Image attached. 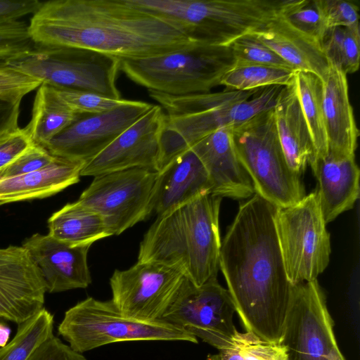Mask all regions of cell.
I'll return each mask as SVG.
<instances>
[{"label":"cell","mask_w":360,"mask_h":360,"mask_svg":"<svg viewBox=\"0 0 360 360\" xmlns=\"http://www.w3.org/2000/svg\"><path fill=\"white\" fill-rule=\"evenodd\" d=\"M276 209L256 193L240 205L221 243L219 269L245 330L281 342L292 285L278 238Z\"/></svg>","instance_id":"6da1fadb"},{"label":"cell","mask_w":360,"mask_h":360,"mask_svg":"<svg viewBox=\"0 0 360 360\" xmlns=\"http://www.w3.org/2000/svg\"><path fill=\"white\" fill-rule=\"evenodd\" d=\"M28 30L36 46L85 49L120 60L160 56L198 42L128 0L41 2Z\"/></svg>","instance_id":"7a4b0ae2"},{"label":"cell","mask_w":360,"mask_h":360,"mask_svg":"<svg viewBox=\"0 0 360 360\" xmlns=\"http://www.w3.org/2000/svg\"><path fill=\"white\" fill-rule=\"evenodd\" d=\"M221 201L210 193L158 215L140 243L138 261L176 268L198 286L216 280Z\"/></svg>","instance_id":"3957f363"},{"label":"cell","mask_w":360,"mask_h":360,"mask_svg":"<svg viewBox=\"0 0 360 360\" xmlns=\"http://www.w3.org/2000/svg\"><path fill=\"white\" fill-rule=\"evenodd\" d=\"M283 0H131L136 7L167 19L193 40L227 46L258 31L277 16Z\"/></svg>","instance_id":"277c9868"},{"label":"cell","mask_w":360,"mask_h":360,"mask_svg":"<svg viewBox=\"0 0 360 360\" xmlns=\"http://www.w3.org/2000/svg\"><path fill=\"white\" fill-rule=\"evenodd\" d=\"M234 63L228 46L195 42L160 56L121 59L120 70L148 91L179 96L210 92Z\"/></svg>","instance_id":"5b68a950"},{"label":"cell","mask_w":360,"mask_h":360,"mask_svg":"<svg viewBox=\"0 0 360 360\" xmlns=\"http://www.w3.org/2000/svg\"><path fill=\"white\" fill-rule=\"evenodd\" d=\"M273 108L233 127V138L255 193L277 207H285L301 200L305 192L300 175L290 168L284 156Z\"/></svg>","instance_id":"8992f818"},{"label":"cell","mask_w":360,"mask_h":360,"mask_svg":"<svg viewBox=\"0 0 360 360\" xmlns=\"http://www.w3.org/2000/svg\"><path fill=\"white\" fill-rule=\"evenodd\" d=\"M120 61L85 49L34 45L30 50L0 63L57 89L121 98L116 85Z\"/></svg>","instance_id":"52a82bcc"},{"label":"cell","mask_w":360,"mask_h":360,"mask_svg":"<svg viewBox=\"0 0 360 360\" xmlns=\"http://www.w3.org/2000/svg\"><path fill=\"white\" fill-rule=\"evenodd\" d=\"M58 332L75 352L125 341L166 340L198 343L188 332L162 320L143 321L124 315L112 302L93 297L78 302L65 313Z\"/></svg>","instance_id":"ba28073f"},{"label":"cell","mask_w":360,"mask_h":360,"mask_svg":"<svg viewBox=\"0 0 360 360\" xmlns=\"http://www.w3.org/2000/svg\"><path fill=\"white\" fill-rule=\"evenodd\" d=\"M276 227L290 283L316 280L326 269L331 252L316 191L292 205L277 207Z\"/></svg>","instance_id":"9c48e42d"},{"label":"cell","mask_w":360,"mask_h":360,"mask_svg":"<svg viewBox=\"0 0 360 360\" xmlns=\"http://www.w3.org/2000/svg\"><path fill=\"white\" fill-rule=\"evenodd\" d=\"M236 308L217 279L198 286L184 276L160 319L221 350L233 346Z\"/></svg>","instance_id":"30bf717a"},{"label":"cell","mask_w":360,"mask_h":360,"mask_svg":"<svg viewBox=\"0 0 360 360\" xmlns=\"http://www.w3.org/2000/svg\"><path fill=\"white\" fill-rule=\"evenodd\" d=\"M158 172L134 168L94 176L77 201L98 213L112 235H120L153 213Z\"/></svg>","instance_id":"8fae6325"},{"label":"cell","mask_w":360,"mask_h":360,"mask_svg":"<svg viewBox=\"0 0 360 360\" xmlns=\"http://www.w3.org/2000/svg\"><path fill=\"white\" fill-rule=\"evenodd\" d=\"M281 342L289 360H346L317 279L292 285Z\"/></svg>","instance_id":"7c38bea8"},{"label":"cell","mask_w":360,"mask_h":360,"mask_svg":"<svg viewBox=\"0 0 360 360\" xmlns=\"http://www.w3.org/2000/svg\"><path fill=\"white\" fill-rule=\"evenodd\" d=\"M283 87H265L252 98L197 112L166 115L155 171L162 170L209 134L223 127L237 126L272 109Z\"/></svg>","instance_id":"4fadbf2b"},{"label":"cell","mask_w":360,"mask_h":360,"mask_svg":"<svg viewBox=\"0 0 360 360\" xmlns=\"http://www.w3.org/2000/svg\"><path fill=\"white\" fill-rule=\"evenodd\" d=\"M184 275L176 268L139 262L115 270L110 278L111 301L124 315L143 321L160 320Z\"/></svg>","instance_id":"5bb4252c"},{"label":"cell","mask_w":360,"mask_h":360,"mask_svg":"<svg viewBox=\"0 0 360 360\" xmlns=\"http://www.w3.org/2000/svg\"><path fill=\"white\" fill-rule=\"evenodd\" d=\"M153 104L131 101L112 110L84 115L44 146L51 155L87 163L145 115Z\"/></svg>","instance_id":"9a60e30c"},{"label":"cell","mask_w":360,"mask_h":360,"mask_svg":"<svg viewBox=\"0 0 360 360\" xmlns=\"http://www.w3.org/2000/svg\"><path fill=\"white\" fill-rule=\"evenodd\" d=\"M166 113L159 105L120 134L108 146L86 163L82 176H96L134 168L155 170Z\"/></svg>","instance_id":"2e32d148"},{"label":"cell","mask_w":360,"mask_h":360,"mask_svg":"<svg viewBox=\"0 0 360 360\" xmlns=\"http://www.w3.org/2000/svg\"><path fill=\"white\" fill-rule=\"evenodd\" d=\"M41 275L22 246L0 248V316L20 324L44 308Z\"/></svg>","instance_id":"e0dca14e"},{"label":"cell","mask_w":360,"mask_h":360,"mask_svg":"<svg viewBox=\"0 0 360 360\" xmlns=\"http://www.w3.org/2000/svg\"><path fill=\"white\" fill-rule=\"evenodd\" d=\"M30 252L48 292L86 288L91 283L89 246L73 247L50 235L34 233L22 245Z\"/></svg>","instance_id":"ac0fdd59"},{"label":"cell","mask_w":360,"mask_h":360,"mask_svg":"<svg viewBox=\"0 0 360 360\" xmlns=\"http://www.w3.org/2000/svg\"><path fill=\"white\" fill-rule=\"evenodd\" d=\"M233 127L219 129L196 142L191 149L204 165L212 184L211 194L236 200L250 198L253 184L237 155Z\"/></svg>","instance_id":"d6986e66"},{"label":"cell","mask_w":360,"mask_h":360,"mask_svg":"<svg viewBox=\"0 0 360 360\" xmlns=\"http://www.w3.org/2000/svg\"><path fill=\"white\" fill-rule=\"evenodd\" d=\"M208 174L195 153L188 149L158 172L153 212L162 214L212 192Z\"/></svg>","instance_id":"ffe728a7"},{"label":"cell","mask_w":360,"mask_h":360,"mask_svg":"<svg viewBox=\"0 0 360 360\" xmlns=\"http://www.w3.org/2000/svg\"><path fill=\"white\" fill-rule=\"evenodd\" d=\"M321 82L328 153L340 158L354 157L359 131L349 101L347 75L330 65Z\"/></svg>","instance_id":"44dd1931"},{"label":"cell","mask_w":360,"mask_h":360,"mask_svg":"<svg viewBox=\"0 0 360 360\" xmlns=\"http://www.w3.org/2000/svg\"><path fill=\"white\" fill-rule=\"evenodd\" d=\"M318 181L316 190L326 224L352 209L359 195L360 171L354 157H335L328 153L309 161Z\"/></svg>","instance_id":"7402d4cb"},{"label":"cell","mask_w":360,"mask_h":360,"mask_svg":"<svg viewBox=\"0 0 360 360\" xmlns=\"http://www.w3.org/2000/svg\"><path fill=\"white\" fill-rule=\"evenodd\" d=\"M279 143L290 168L297 174L314 155V145L297 94L295 78L282 88L273 108Z\"/></svg>","instance_id":"603a6c76"},{"label":"cell","mask_w":360,"mask_h":360,"mask_svg":"<svg viewBox=\"0 0 360 360\" xmlns=\"http://www.w3.org/2000/svg\"><path fill=\"white\" fill-rule=\"evenodd\" d=\"M84 165L79 161L56 156L39 169L0 179V205L56 194L79 181Z\"/></svg>","instance_id":"cb8c5ba5"},{"label":"cell","mask_w":360,"mask_h":360,"mask_svg":"<svg viewBox=\"0 0 360 360\" xmlns=\"http://www.w3.org/2000/svg\"><path fill=\"white\" fill-rule=\"evenodd\" d=\"M252 32L294 70L324 79L330 65L321 45L294 30L278 15Z\"/></svg>","instance_id":"d4e9b609"},{"label":"cell","mask_w":360,"mask_h":360,"mask_svg":"<svg viewBox=\"0 0 360 360\" xmlns=\"http://www.w3.org/2000/svg\"><path fill=\"white\" fill-rule=\"evenodd\" d=\"M49 235L70 246H89L112 236L103 217L77 200L68 203L48 219Z\"/></svg>","instance_id":"484cf974"},{"label":"cell","mask_w":360,"mask_h":360,"mask_svg":"<svg viewBox=\"0 0 360 360\" xmlns=\"http://www.w3.org/2000/svg\"><path fill=\"white\" fill-rule=\"evenodd\" d=\"M82 115L61 98L56 89L41 84L35 94L31 119L24 129L34 143L44 147Z\"/></svg>","instance_id":"4316f807"},{"label":"cell","mask_w":360,"mask_h":360,"mask_svg":"<svg viewBox=\"0 0 360 360\" xmlns=\"http://www.w3.org/2000/svg\"><path fill=\"white\" fill-rule=\"evenodd\" d=\"M295 82L300 108L313 141L314 152L311 158L324 156L328 148L323 119L321 80L311 73L297 71Z\"/></svg>","instance_id":"83f0119b"},{"label":"cell","mask_w":360,"mask_h":360,"mask_svg":"<svg viewBox=\"0 0 360 360\" xmlns=\"http://www.w3.org/2000/svg\"><path fill=\"white\" fill-rule=\"evenodd\" d=\"M297 70L282 67L234 64L223 76L220 85L226 89L250 91L271 86H286L293 81Z\"/></svg>","instance_id":"f1b7e54d"},{"label":"cell","mask_w":360,"mask_h":360,"mask_svg":"<svg viewBox=\"0 0 360 360\" xmlns=\"http://www.w3.org/2000/svg\"><path fill=\"white\" fill-rule=\"evenodd\" d=\"M260 89L250 91L226 90L220 92L170 96L148 91L149 96L159 103L166 115H176L197 112L222 105L248 99Z\"/></svg>","instance_id":"f546056e"},{"label":"cell","mask_w":360,"mask_h":360,"mask_svg":"<svg viewBox=\"0 0 360 360\" xmlns=\"http://www.w3.org/2000/svg\"><path fill=\"white\" fill-rule=\"evenodd\" d=\"M53 316L46 309L18 324L17 333L0 349V360H26L44 340L53 335Z\"/></svg>","instance_id":"4dcf8cb0"},{"label":"cell","mask_w":360,"mask_h":360,"mask_svg":"<svg viewBox=\"0 0 360 360\" xmlns=\"http://www.w3.org/2000/svg\"><path fill=\"white\" fill-rule=\"evenodd\" d=\"M278 15L294 30L321 45L328 29L316 0H284Z\"/></svg>","instance_id":"1f68e13d"},{"label":"cell","mask_w":360,"mask_h":360,"mask_svg":"<svg viewBox=\"0 0 360 360\" xmlns=\"http://www.w3.org/2000/svg\"><path fill=\"white\" fill-rule=\"evenodd\" d=\"M227 46L231 50L234 64H257L293 69L253 32L238 37Z\"/></svg>","instance_id":"d6a6232c"},{"label":"cell","mask_w":360,"mask_h":360,"mask_svg":"<svg viewBox=\"0 0 360 360\" xmlns=\"http://www.w3.org/2000/svg\"><path fill=\"white\" fill-rule=\"evenodd\" d=\"M233 342L244 360H289L283 343L264 340L250 331H238Z\"/></svg>","instance_id":"836d02e7"},{"label":"cell","mask_w":360,"mask_h":360,"mask_svg":"<svg viewBox=\"0 0 360 360\" xmlns=\"http://www.w3.org/2000/svg\"><path fill=\"white\" fill-rule=\"evenodd\" d=\"M61 98L82 115L105 112L128 103L130 100L115 98L89 91L57 89Z\"/></svg>","instance_id":"e575fe53"},{"label":"cell","mask_w":360,"mask_h":360,"mask_svg":"<svg viewBox=\"0 0 360 360\" xmlns=\"http://www.w3.org/2000/svg\"><path fill=\"white\" fill-rule=\"evenodd\" d=\"M19 115L15 114L0 128V169L34 144L25 129L19 126Z\"/></svg>","instance_id":"d590c367"},{"label":"cell","mask_w":360,"mask_h":360,"mask_svg":"<svg viewBox=\"0 0 360 360\" xmlns=\"http://www.w3.org/2000/svg\"><path fill=\"white\" fill-rule=\"evenodd\" d=\"M42 83L30 76L0 63V100L20 104L28 94Z\"/></svg>","instance_id":"8d00e7d4"},{"label":"cell","mask_w":360,"mask_h":360,"mask_svg":"<svg viewBox=\"0 0 360 360\" xmlns=\"http://www.w3.org/2000/svg\"><path fill=\"white\" fill-rule=\"evenodd\" d=\"M55 158L45 148L34 143L0 169V179L36 171L50 164Z\"/></svg>","instance_id":"74e56055"},{"label":"cell","mask_w":360,"mask_h":360,"mask_svg":"<svg viewBox=\"0 0 360 360\" xmlns=\"http://www.w3.org/2000/svg\"><path fill=\"white\" fill-rule=\"evenodd\" d=\"M328 29L347 27L359 22V8L345 0H316Z\"/></svg>","instance_id":"f35d334b"},{"label":"cell","mask_w":360,"mask_h":360,"mask_svg":"<svg viewBox=\"0 0 360 360\" xmlns=\"http://www.w3.org/2000/svg\"><path fill=\"white\" fill-rule=\"evenodd\" d=\"M26 360H87L59 338L50 336L40 344Z\"/></svg>","instance_id":"ab89813d"},{"label":"cell","mask_w":360,"mask_h":360,"mask_svg":"<svg viewBox=\"0 0 360 360\" xmlns=\"http://www.w3.org/2000/svg\"><path fill=\"white\" fill-rule=\"evenodd\" d=\"M360 64L359 22L344 27L341 70L346 74L356 72Z\"/></svg>","instance_id":"60d3db41"},{"label":"cell","mask_w":360,"mask_h":360,"mask_svg":"<svg viewBox=\"0 0 360 360\" xmlns=\"http://www.w3.org/2000/svg\"><path fill=\"white\" fill-rule=\"evenodd\" d=\"M38 0H0V26L15 22L32 15L40 6Z\"/></svg>","instance_id":"b9f144b4"},{"label":"cell","mask_w":360,"mask_h":360,"mask_svg":"<svg viewBox=\"0 0 360 360\" xmlns=\"http://www.w3.org/2000/svg\"><path fill=\"white\" fill-rule=\"evenodd\" d=\"M344 27H333L327 30L321 46L330 65L341 70L342 44Z\"/></svg>","instance_id":"7bdbcfd3"},{"label":"cell","mask_w":360,"mask_h":360,"mask_svg":"<svg viewBox=\"0 0 360 360\" xmlns=\"http://www.w3.org/2000/svg\"><path fill=\"white\" fill-rule=\"evenodd\" d=\"M219 354L220 360H244L235 345L219 350Z\"/></svg>","instance_id":"ee69618b"},{"label":"cell","mask_w":360,"mask_h":360,"mask_svg":"<svg viewBox=\"0 0 360 360\" xmlns=\"http://www.w3.org/2000/svg\"><path fill=\"white\" fill-rule=\"evenodd\" d=\"M11 328L5 322H0V347H4L8 344L10 338Z\"/></svg>","instance_id":"f6af8a7d"},{"label":"cell","mask_w":360,"mask_h":360,"mask_svg":"<svg viewBox=\"0 0 360 360\" xmlns=\"http://www.w3.org/2000/svg\"><path fill=\"white\" fill-rule=\"evenodd\" d=\"M205 360H220V356L219 354H210L207 356Z\"/></svg>","instance_id":"bcb514c9"},{"label":"cell","mask_w":360,"mask_h":360,"mask_svg":"<svg viewBox=\"0 0 360 360\" xmlns=\"http://www.w3.org/2000/svg\"><path fill=\"white\" fill-rule=\"evenodd\" d=\"M6 320H5L4 318L0 316V322H5Z\"/></svg>","instance_id":"7dc6e473"}]
</instances>
